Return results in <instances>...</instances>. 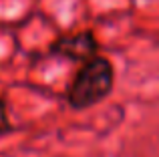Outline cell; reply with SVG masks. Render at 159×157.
I'll return each mask as SVG.
<instances>
[{
	"label": "cell",
	"mask_w": 159,
	"mask_h": 157,
	"mask_svg": "<svg viewBox=\"0 0 159 157\" xmlns=\"http://www.w3.org/2000/svg\"><path fill=\"white\" fill-rule=\"evenodd\" d=\"M113 77H115L113 67L105 56L99 55L83 63L66 91L69 105L73 109H89L101 103L113 91Z\"/></svg>",
	"instance_id": "cell-1"
},
{
	"label": "cell",
	"mask_w": 159,
	"mask_h": 157,
	"mask_svg": "<svg viewBox=\"0 0 159 157\" xmlns=\"http://www.w3.org/2000/svg\"><path fill=\"white\" fill-rule=\"evenodd\" d=\"M51 55L65 56L75 63H87V61L99 56V43L91 30L58 36L51 44Z\"/></svg>",
	"instance_id": "cell-2"
},
{
	"label": "cell",
	"mask_w": 159,
	"mask_h": 157,
	"mask_svg": "<svg viewBox=\"0 0 159 157\" xmlns=\"http://www.w3.org/2000/svg\"><path fill=\"white\" fill-rule=\"evenodd\" d=\"M8 127H10V125H8V117H6V107H4L2 99H0V133L6 131Z\"/></svg>",
	"instance_id": "cell-3"
}]
</instances>
